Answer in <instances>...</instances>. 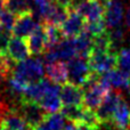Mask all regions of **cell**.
Returning a JSON list of instances; mask_svg holds the SVG:
<instances>
[{
  "label": "cell",
  "instance_id": "2",
  "mask_svg": "<svg viewBox=\"0 0 130 130\" xmlns=\"http://www.w3.org/2000/svg\"><path fill=\"white\" fill-rule=\"evenodd\" d=\"M67 63V71H69V80L67 82L72 85L85 87L96 73L91 70L89 64V59L86 57L75 56L71 58Z\"/></svg>",
  "mask_w": 130,
  "mask_h": 130
},
{
  "label": "cell",
  "instance_id": "27",
  "mask_svg": "<svg viewBox=\"0 0 130 130\" xmlns=\"http://www.w3.org/2000/svg\"><path fill=\"white\" fill-rule=\"evenodd\" d=\"M55 2H56L57 5H59V6L64 7V8H67V9H71L72 6H73L74 1L75 0H54Z\"/></svg>",
  "mask_w": 130,
  "mask_h": 130
},
{
  "label": "cell",
  "instance_id": "26",
  "mask_svg": "<svg viewBox=\"0 0 130 130\" xmlns=\"http://www.w3.org/2000/svg\"><path fill=\"white\" fill-rule=\"evenodd\" d=\"M108 34H110V38H111V40H112L113 45L120 43L124 39V30L122 29L121 26H117V27L110 29Z\"/></svg>",
  "mask_w": 130,
  "mask_h": 130
},
{
  "label": "cell",
  "instance_id": "24",
  "mask_svg": "<svg viewBox=\"0 0 130 130\" xmlns=\"http://www.w3.org/2000/svg\"><path fill=\"white\" fill-rule=\"evenodd\" d=\"M118 65L119 70L130 74V48H122L117 54Z\"/></svg>",
  "mask_w": 130,
  "mask_h": 130
},
{
  "label": "cell",
  "instance_id": "13",
  "mask_svg": "<svg viewBox=\"0 0 130 130\" xmlns=\"http://www.w3.org/2000/svg\"><path fill=\"white\" fill-rule=\"evenodd\" d=\"M61 99L63 105L67 106H80L83 102L82 87L66 82L61 86Z\"/></svg>",
  "mask_w": 130,
  "mask_h": 130
},
{
  "label": "cell",
  "instance_id": "19",
  "mask_svg": "<svg viewBox=\"0 0 130 130\" xmlns=\"http://www.w3.org/2000/svg\"><path fill=\"white\" fill-rule=\"evenodd\" d=\"M130 122V105L122 97L112 118V123L120 130H124Z\"/></svg>",
  "mask_w": 130,
  "mask_h": 130
},
{
  "label": "cell",
  "instance_id": "6",
  "mask_svg": "<svg viewBox=\"0 0 130 130\" xmlns=\"http://www.w3.org/2000/svg\"><path fill=\"white\" fill-rule=\"evenodd\" d=\"M39 106L46 113H57L61 112L63 107V103L61 99V85L52 82L48 91L39 102Z\"/></svg>",
  "mask_w": 130,
  "mask_h": 130
},
{
  "label": "cell",
  "instance_id": "14",
  "mask_svg": "<svg viewBox=\"0 0 130 130\" xmlns=\"http://www.w3.org/2000/svg\"><path fill=\"white\" fill-rule=\"evenodd\" d=\"M21 113L23 114V117L25 118L26 122L29 123V126L31 128H33L34 126L39 123L43 118L46 117L47 113L39 106V104L37 103H31V102H20V108Z\"/></svg>",
  "mask_w": 130,
  "mask_h": 130
},
{
  "label": "cell",
  "instance_id": "28",
  "mask_svg": "<svg viewBox=\"0 0 130 130\" xmlns=\"http://www.w3.org/2000/svg\"><path fill=\"white\" fill-rule=\"evenodd\" d=\"M31 1L33 2L36 8H39V7H43V6H46V5L50 4V2H53L54 0H31Z\"/></svg>",
  "mask_w": 130,
  "mask_h": 130
},
{
  "label": "cell",
  "instance_id": "23",
  "mask_svg": "<svg viewBox=\"0 0 130 130\" xmlns=\"http://www.w3.org/2000/svg\"><path fill=\"white\" fill-rule=\"evenodd\" d=\"M11 63H15L13 62L10 58L8 57V55H2L0 56V85L8 78V75L13 72L15 65H13Z\"/></svg>",
  "mask_w": 130,
  "mask_h": 130
},
{
  "label": "cell",
  "instance_id": "32",
  "mask_svg": "<svg viewBox=\"0 0 130 130\" xmlns=\"http://www.w3.org/2000/svg\"><path fill=\"white\" fill-rule=\"evenodd\" d=\"M96 1H98V2H101V4H104V5H105L106 2L110 1V0H96Z\"/></svg>",
  "mask_w": 130,
  "mask_h": 130
},
{
  "label": "cell",
  "instance_id": "21",
  "mask_svg": "<svg viewBox=\"0 0 130 130\" xmlns=\"http://www.w3.org/2000/svg\"><path fill=\"white\" fill-rule=\"evenodd\" d=\"M6 9L17 16L27 11H32L30 0H6Z\"/></svg>",
  "mask_w": 130,
  "mask_h": 130
},
{
  "label": "cell",
  "instance_id": "7",
  "mask_svg": "<svg viewBox=\"0 0 130 130\" xmlns=\"http://www.w3.org/2000/svg\"><path fill=\"white\" fill-rule=\"evenodd\" d=\"M69 10V15L59 29L64 38H74L83 32L86 27V20L73 9Z\"/></svg>",
  "mask_w": 130,
  "mask_h": 130
},
{
  "label": "cell",
  "instance_id": "31",
  "mask_svg": "<svg viewBox=\"0 0 130 130\" xmlns=\"http://www.w3.org/2000/svg\"><path fill=\"white\" fill-rule=\"evenodd\" d=\"M5 9H6V0H0V16L2 15Z\"/></svg>",
  "mask_w": 130,
  "mask_h": 130
},
{
  "label": "cell",
  "instance_id": "30",
  "mask_svg": "<svg viewBox=\"0 0 130 130\" xmlns=\"http://www.w3.org/2000/svg\"><path fill=\"white\" fill-rule=\"evenodd\" d=\"M63 130H79V127H78V124H76V123L70 121V123L65 124V127L63 128Z\"/></svg>",
  "mask_w": 130,
  "mask_h": 130
},
{
  "label": "cell",
  "instance_id": "22",
  "mask_svg": "<svg viewBox=\"0 0 130 130\" xmlns=\"http://www.w3.org/2000/svg\"><path fill=\"white\" fill-rule=\"evenodd\" d=\"M16 18H17L16 14L11 13L8 9H5L2 15L0 16V30L8 31L13 33V29H14V25H15Z\"/></svg>",
  "mask_w": 130,
  "mask_h": 130
},
{
  "label": "cell",
  "instance_id": "9",
  "mask_svg": "<svg viewBox=\"0 0 130 130\" xmlns=\"http://www.w3.org/2000/svg\"><path fill=\"white\" fill-rule=\"evenodd\" d=\"M99 80L112 89L130 90V74L117 69L99 76Z\"/></svg>",
  "mask_w": 130,
  "mask_h": 130
},
{
  "label": "cell",
  "instance_id": "20",
  "mask_svg": "<svg viewBox=\"0 0 130 130\" xmlns=\"http://www.w3.org/2000/svg\"><path fill=\"white\" fill-rule=\"evenodd\" d=\"M43 29H45L46 34V42H47V49L53 48L64 38L61 32V29L58 26H55L52 24L43 23Z\"/></svg>",
  "mask_w": 130,
  "mask_h": 130
},
{
  "label": "cell",
  "instance_id": "17",
  "mask_svg": "<svg viewBox=\"0 0 130 130\" xmlns=\"http://www.w3.org/2000/svg\"><path fill=\"white\" fill-rule=\"evenodd\" d=\"M46 75L52 82L56 85H64L69 80L67 63L64 61H57L54 63L46 64Z\"/></svg>",
  "mask_w": 130,
  "mask_h": 130
},
{
  "label": "cell",
  "instance_id": "4",
  "mask_svg": "<svg viewBox=\"0 0 130 130\" xmlns=\"http://www.w3.org/2000/svg\"><path fill=\"white\" fill-rule=\"evenodd\" d=\"M88 59L91 70L98 75H103L117 69L118 65L117 54L113 50L108 53H91Z\"/></svg>",
  "mask_w": 130,
  "mask_h": 130
},
{
  "label": "cell",
  "instance_id": "5",
  "mask_svg": "<svg viewBox=\"0 0 130 130\" xmlns=\"http://www.w3.org/2000/svg\"><path fill=\"white\" fill-rule=\"evenodd\" d=\"M122 95L119 90H111L107 96L104 98V101L102 102V104L96 110V114L102 123L112 121L113 114H114L115 110L118 107V104H119Z\"/></svg>",
  "mask_w": 130,
  "mask_h": 130
},
{
  "label": "cell",
  "instance_id": "8",
  "mask_svg": "<svg viewBox=\"0 0 130 130\" xmlns=\"http://www.w3.org/2000/svg\"><path fill=\"white\" fill-rule=\"evenodd\" d=\"M104 21L107 29L120 26L124 21V7L120 0H110L104 5Z\"/></svg>",
  "mask_w": 130,
  "mask_h": 130
},
{
  "label": "cell",
  "instance_id": "1",
  "mask_svg": "<svg viewBox=\"0 0 130 130\" xmlns=\"http://www.w3.org/2000/svg\"><path fill=\"white\" fill-rule=\"evenodd\" d=\"M42 59L39 57H29L24 61L16 63L11 74L26 83H32L43 79L46 74V67Z\"/></svg>",
  "mask_w": 130,
  "mask_h": 130
},
{
  "label": "cell",
  "instance_id": "10",
  "mask_svg": "<svg viewBox=\"0 0 130 130\" xmlns=\"http://www.w3.org/2000/svg\"><path fill=\"white\" fill-rule=\"evenodd\" d=\"M39 25L38 21L34 18L32 11L21 14L16 18L15 25L13 29V36L20 38H27Z\"/></svg>",
  "mask_w": 130,
  "mask_h": 130
},
{
  "label": "cell",
  "instance_id": "25",
  "mask_svg": "<svg viewBox=\"0 0 130 130\" xmlns=\"http://www.w3.org/2000/svg\"><path fill=\"white\" fill-rule=\"evenodd\" d=\"M11 32L0 30V56L7 55V49H8V43L11 38Z\"/></svg>",
  "mask_w": 130,
  "mask_h": 130
},
{
  "label": "cell",
  "instance_id": "18",
  "mask_svg": "<svg viewBox=\"0 0 130 130\" xmlns=\"http://www.w3.org/2000/svg\"><path fill=\"white\" fill-rule=\"evenodd\" d=\"M65 117L62 112L49 113L46 114V117L39 122L37 126H34L33 130H63L65 127Z\"/></svg>",
  "mask_w": 130,
  "mask_h": 130
},
{
  "label": "cell",
  "instance_id": "36",
  "mask_svg": "<svg viewBox=\"0 0 130 130\" xmlns=\"http://www.w3.org/2000/svg\"><path fill=\"white\" fill-rule=\"evenodd\" d=\"M129 92H130V90H129Z\"/></svg>",
  "mask_w": 130,
  "mask_h": 130
},
{
  "label": "cell",
  "instance_id": "12",
  "mask_svg": "<svg viewBox=\"0 0 130 130\" xmlns=\"http://www.w3.org/2000/svg\"><path fill=\"white\" fill-rule=\"evenodd\" d=\"M50 85H52V81L49 79H41L39 81L36 82H32L27 86V88L25 89L24 94L22 96V102H31V103H37L41 101L43 96L46 95V92L48 91Z\"/></svg>",
  "mask_w": 130,
  "mask_h": 130
},
{
  "label": "cell",
  "instance_id": "16",
  "mask_svg": "<svg viewBox=\"0 0 130 130\" xmlns=\"http://www.w3.org/2000/svg\"><path fill=\"white\" fill-rule=\"evenodd\" d=\"M26 41L27 45H29L31 55H34V56L42 55L47 50V42H46V34H45V29H43V24L42 25L39 24L36 27V30L27 37Z\"/></svg>",
  "mask_w": 130,
  "mask_h": 130
},
{
  "label": "cell",
  "instance_id": "33",
  "mask_svg": "<svg viewBox=\"0 0 130 130\" xmlns=\"http://www.w3.org/2000/svg\"><path fill=\"white\" fill-rule=\"evenodd\" d=\"M124 130H130V122H129V123H128V126H127V128H126V129H124Z\"/></svg>",
  "mask_w": 130,
  "mask_h": 130
},
{
  "label": "cell",
  "instance_id": "11",
  "mask_svg": "<svg viewBox=\"0 0 130 130\" xmlns=\"http://www.w3.org/2000/svg\"><path fill=\"white\" fill-rule=\"evenodd\" d=\"M7 55L15 63H20V62L29 58L30 55H31V52H30L27 41L24 40V38L13 36L8 43Z\"/></svg>",
  "mask_w": 130,
  "mask_h": 130
},
{
  "label": "cell",
  "instance_id": "15",
  "mask_svg": "<svg viewBox=\"0 0 130 130\" xmlns=\"http://www.w3.org/2000/svg\"><path fill=\"white\" fill-rule=\"evenodd\" d=\"M0 126L8 130H27L31 127L17 107H11L2 118Z\"/></svg>",
  "mask_w": 130,
  "mask_h": 130
},
{
  "label": "cell",
  "instance_id": "29",
  "mask_svg": "<svg viewBox=\"0 0 130 130\" xmlns=\"http://www.w3.org/2000/svg\"><path fill=\"white\" fill-rule=\"evenodd\" d=\"M124 24L130 30V6L127 8L126 13H124Z\"/></svg>",
  "mask_w": 130,
  "mask_h": 130
},
{
  "label": "cell",
  "instance_id": "3",
  "mask_svg": "<svg viewBox=\"0 0 130 130\" xmlns=\"http://www.w3.org/2000/svg\"><path fill=\"white\" fill-rule=\"evenodd\" d=\"M79 13L86 22H95V21L104 20V8L103 4L96 0H76L72 8Z\"/></svg>",
  "mask_w": 130,
  "mask_h": 130
},
{
  "label": "cell",
  "instance_id": "34",
  "mask_svg": "<svg viewBox=\"0 0 130 130\" xmlns=\"http://www.w3.org/2000/svg\"><path fill=\"white\" fill-rule=\"evenodd\" d=\"M0 130H8V129H6L5 127H2V126H0Z\"/></svg>",
  "mask_w": 130,
  "mask_h": 130
},
{
  "label": "cell",
  "instance_id": "35",
  "mask_svg": "<svg viewBox=\"0 0 130 130\" xmlns=\"http://www.w3.org/2000/svg\"><path fill=\"white\" fill-rule=\"evenodd\" d=\"M27 130H33V129H32V128H30V129H27Z\"/></svg>",
  "mask_w": 130,
  "mask_h": 130
}]
</instances>
